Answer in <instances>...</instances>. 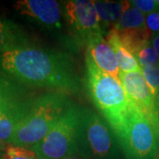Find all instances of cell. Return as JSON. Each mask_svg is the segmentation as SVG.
<instances>
[{
    "instance_id": "cell-1",
    "label": "cell",
    "mask_w": 159,
    "mask_h": 159,
    "mask_svg": "<svg viewBox=\"0 0 159 159\" xmlns=\"http://www.w3.org/2000/svg\"><path fill=\"white\" fill-rule=\"evenodd\" d=\"M0 72L23 86L77 94L81 82L66 53L31 45L0 54Z\"/></svg>"
},
{
    "instance_id": "cell-2",
    "label": "cell",
    "mask_w": 159,
    "mask_h": 159,
    "mask_svg": "<svg viewBox=\"0 0 159 159\" xmlns=\"http://www.w3.org/2000/svg\"><path fill=\"white\" fill-rule=\"evenodd\" d=\"M73 103L68 95L61 92L49 91L35 97L9 145L31 149L48 134Z\"/></svg>"
},
{
    "instance_id": "cell-3",
    "label": "cell",
    "mask_w": 159,
    "mask_h": 159,
    "mask_svg": "<svg viewBox=\"0 0 159 159\" xmlns=\"http://www.w3.org/2000/svg\"><path fill=\"white\" fill-rule=\"evenodd\" d=\"M85 81L88 92L97 110L115 134L128 112V101L120 80L103 72L86 54Z\"/></svg>"
},
{
    "instance_id": "cell-4",
    "label": "cell",
    "mask_w": 159,
    "mask_h": 159,
    "mask_svg": "<svg viewBox=\"0 0 159 159\" xmlns=\"http://www.w3.org/2000/svg\"><path fill=\"white\" fill-rule=\"evenodd\" d=\"M116 136L126 159H153L159 147V124L129 106Z\"/></svg>"
},
{
    "instance_id": "cell-5",
    "label": "cell",
    "mask_w": 159,
    "mask_h": 159,
    "mask_svg": "<svg viewBox=\"0 0 159 159\" xmlns=\"http://www.w3.org/2000/svg\"><path fill=\"white\" fill-rule=\"evenodd\" d=\"M118 138L102 115L82 108L79 129V157L83 159H118Z\"/></svg>"
},
{
    "instance_id": "cell-6",
    "label": "cell",
    "mask_w": 159,
    "mask_h": 159,
    "mask_svg": "<svg viewBox=\"0 0 159 159\" xmlns=\"http://www.w3.org/2000/svg\"><path fill=\"white\" fill-rule=\"evenodd\" d=\"M81 107L73 103L48 134L31 150L37 159H66L79 157Z\"/></svg>"
},
{
    "instance_id": "cell-7",
    "label": "cell",
    "mask_w": 159,
    "mask_h": 159,
    "mask_svg": "<svg viewBox=\"0 0 159 159\" xmlns=\"http://www.w3.org/2000/svg\"><path fill=\"white\" fill-rule=\"evenodd\" d=\"M63 15L71 32L85 43L91 37L102 34L99 17L93 1H62Z\"/></svg>"
},
{
    "instance_id": "cell-8",
    "label": "cell",
    "mask_w": 159,
    "mask_h": 159,
    "mask_svg": "<svg viewBox=\"0 0 159 159\" xmlns=\"http://www.w3.org/2000/svg\"><path fill=\"white\" fill-rule=\"evenodd\" d=\"M119 79L125 89L129 106L136 109L159 124L156 98L142 75V70L130 73L120 72Z\"/></svg>"
},
{
    "instance_id": "cell-9",
    "label": "cell",
    "mask_w": 159,
    "mask_h": 159,
    "mask_svg": "<svg viewBox=\"0 0 159 159\" xmlns=\"http://www.w3.org/2000/svg\"><path fill=\"white\" fill-rule=\"evenodd\" d=\"M17 12L47 29L62 27L61 4L55 0H18L13 5Z\"/></svg>"
},
{
    "instance_id": "cell-10",
    "label": "cell",
    "mask_w": 159,
    "mask_h": 159,
    "mask_svg": "<svg viewBox=\"0 0 159 159\" xmlns=\"http://www.w3.org/2000/svg\"><path fill=\"white\" fill-rule=\"evenodd\" d=\"M86 54L103 72L119 78L120 70L112 47L104 39L103 34L91 37L86 43Z\"/></svg>"
},
{
    "instance_id": "cell-11",
    "label": "cell",
    "mask_w": 159,
    "mask_h": 159,
    "mask_svg": "<svg viewBox=\"0 0 159 159\" xmlns=\"http://www.w3.org/2000/svg\"><path fill=\"white\" fill-rule=\"evenodd\" d=\"M97 10L102 34H107L119 22L125 11L132 7L131 1H93Z\"/></svg>"
},
{
    "instance_id": "cell-12",
    "label": "cell",
    "mask_w": 159,
    "mask_h": 159,
    "mask_svg": "<svg viewBox=\"0 0 159 159\" xmlns=\"http://www.w3.org/2000/svg\"><path fill=\"white\" fill-rule=\"evenodd\" d=\"M34 45L19 25L10 20L0 19V54L19 48Z\"/></svg>"
},
{
    "instance_id": "cell-13",
    "label": "cell",
    "mask_w": 159,
    "mask_h": 159,
    "mask_svg": "<svg viewBox=\"0 0 159 159\" xmlns=\"http://www.w3.org/2000/svg\"><path fill=\"white\" fill-rule=\"evenodd\" d=\"M106 39L115 52L120 72L130 73L141 70L135 57L120 43L119 35L115 29H112L109 31L108 34H106Z\"/></svg>"
},
{
    "instance_id": "cell-14",
    "label": "cell",
    "mask_w": 159,
    "mask_h": 159,
    "mask_svg": "<svg viewBox=\"0 0 159 159\" xmlns=\"http://www.w3.org/2000/svg\"><path fill=\"white\" fill-rule=\"evenodd\" d=\"M145 14L137 9L136 7L132 6L130 9L124 13L119 22L116 24L115 29L118 32H125V31H134L146 29L145 24Z\"/></svg>"
},
{
    "instance_id": "cell-15",
    "label": "cell",
    "mask_w": 159,
    "mask_h": 159,
    "mask_svg": "<svg viewBox=\"0 0 159 159\" xmlns=\"http://www.w3.org/2000/svg\"><path fill=\"white\" fill-rule=\"evenodd\" d=\"M134 57L141 68L159 65V58L151 44V41L143 46L134 55Z\"/></svg>"
},
{
    "instance_id": "cell-16",
    "label": "cell",
    "mask_w": 159,
    "mask_h": 159,
    "mask_svg": "<svg viewBox=\"0 0 159 159\" xmlns=\"http://www.w3.org/2000/svg\"><path fill=\"white\" fill-rule=\"evenodd\" d=\"M142 75L148 83L155 98L159 92V65L141 68Z\"/></svg>"
},
{
    "instance_id": "cell-17",
    "label": "cell",
    "mask_w": 159,
    "mask_h": 159,
    "mask_svg": "<svg viewBox=\"0 0 159 159\" xmlns=\"http://www.w3.org/2000/svg\"><path fill=\"white\" fill-rule=\"evenodd\" d=\"M4 159H36L33 150L19 146L8 145Z\"/></svg>"
},
{
    "instance_id": "cell-18",
    "label": "cell",
    "mask_w": 159,
    "mask_h": 159,
    "mask_svg": "<svg viewBox=\"0 0 159 159\" xmlns=\"http://www.w3.org/2000/svg\"><path fill=\"white\" fill-rule=\"evenodd\" d=\"M131 5L136 7L144 14L159 11L157 0H133L131 1Z\"/></svg>"
},
{
    "instance_id": "cell-19",
    "label": "cell",
    "mask_w": 159,
    "mask_h": 159,
    "mask_svg": "<svg viewBox=\"0 0 159 159\" xmlns=\"http://www.w3.org/2000/svg\"><path fill=\"white\" fill-rule=\"evenodd\" d=\"M145 24L146 28L151 34L153 35L159 34V11H153L151 13L146 14L145 16Z\"/></svg>"
},
{
    "instance_id": "cell-20",
    "label": "cell",
    "mask_w": 159,
    "mask_h": 159,
    "mask_svg": "<svg viewBox=\"0 0 159 159\" xmlns=\"http://www.w3.org/2000/svg\"><path fill=\"white\" fill-rule=\"evenodd\" d=\"M151 44L157 52V55L159 58V34L153 35L151 37Z\"/></svg>"
},
{
    "instance_id": "cell-21",
    "label": "cell",
    "mask_w": 159,
    "mask_h": 159,
    "mask_svg": "<svg viewBox=\"0 0 159 159\" xmlns=\"http://www.w3.org/2000/svg\"><path fill=\"white\" fill-rule=\"evenodd\" d=\"M7 147H8V144L0 140V152H6Z\"/></svg>"
},
{
    "instance_id": "cell-22",
    "label": "cell",
    "mask_w": 159,
    "mask_h": 159,
    "mask_svg": "<svg viewBox=\"0 0 159 159\" xmlns=\"http://www.w3.org/2000/svg\"><path fill=\"white\" fill-rule=\"evenodd\" d=\"M156 109H157V117H158L159 120V92L157 97H156Z\"/></svg>"
},
{
    "instance_id": "cell-23",
    "label": "cell",
    "mask_w": 159,
    "mask_h": 159,
    "mask_svg": "<svg viewBox=\"0 0 159 159\" xmlns=\"http://www.w3.org/2000/svg\"><path fill=\"white\" fill-rule=\"evenodd\" d=\"M66 159H83L82 157H67V158Z\"/></svg>"
},
{
    "instance_id": "cell-24",
    "label": "cell",
    "mask_w": 159,
    "mask_h": 159,
    "mask_svg": "<svg viewBox=\"0 0 159 159\" xmlns=\"http://www.w3.org/2000/svg\"><path fill=\"white\" fill-rule=\"evenodd\" d=\"M4 156H5V152H0V159H3Z\"/></svg>"
},
{
    "instance_id": "cell-25",
    "label": "cell",
    "mask_w": 159,
    "mask_h": 159,
    "mask_svg": "<svg viewBox=\"0 0 159 159\" xmlns=\"http://www.w3.org/2000/svg\"><path fill=\"white\" fill-rule=\"evenodd\" d=\"M158 159H159V148H158Z\"/></svg>"
},
{
    "instance_id": "cell-26",
    "label": "cell",
    "mask_w": 159,
    "mask_h": 159,
    "mask_svg": "<svg viewBox=\"0 0 159 159\" xmlns=\"http://www.w3.org/2000/svg\"><path fill=\"white\" fill-rule=\"evenodd\" d=\"M0 78H1V74H0Z\"/></svg>"
},
{
    "instance_id": "cell-27",
    "label": "cell",
    "mask_w": 159,
    "mask_h": 159,
    "mask_svg": "<svg viewBox=\"0 0 159 159\" xmlns=\"http://www.w3.org/2000/svg\"><path fill=\"white\" fill-rule=\"evenodd\" d=\"M4 157H5V156H4ZM3 159H4V157H3Z\"/></svg>"
}]
</instances>
